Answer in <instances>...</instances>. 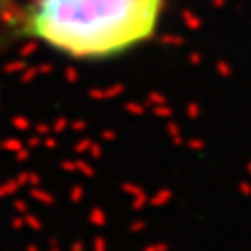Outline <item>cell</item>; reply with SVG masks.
I'll list each match as a JSON object with an SVG mask.
<instances>
[{
    "label": "cell",
    "instance_id": "1",
    "mask_svg": "<svg viewBox=\"0 0 251 251\" xmlns=\"http://www.w3.org/2000/svg\"><path fill=\"white\" fill-rule=\"evenodd\" d=\"M174 0H21L2 52L34 44L84 65L122 61L159 38Z\"/></svg>",
    "mask_w": 251,
    "mask_h": 251
},
{
    "label": "cell",
    "instance_id": "2",
    "mask_svg": "<svg viewBox=\"0 0 251 251\" xmlns=\"http://www.w3.org/2000/svg\"><path fill=\"white\" fill-rule=\"evenodd\" d=\"M21 0H0V52H2V36H4V29L9 25V21L13 17L15 9Z\"/></svg>",
    "mask_w": 251,
    "mask_h": 251
}]
</instances>
